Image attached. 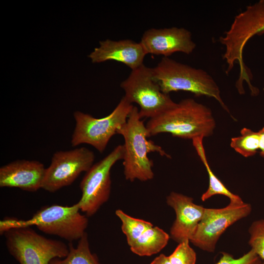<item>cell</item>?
I'll return each mask as SVG.
<instances>
[{
  "label": "cell",
  "instance_id": "obj_1",
  "mask_svg": "<svg viewBox=\"0 0 264 264\" xmlns=\"http://www.w3.org/2000/svg\"><path fill=\"white\" fill-rule=\"evenodd\" d=\"M216 124L210 108L187 98L150 118L146 126L150 137L169 133L174 137L193 140L211 136Z\"/></svg>",
  "mask_w": 264,
  "mask_h": 264
},
{
  "label": "cell",
  "instance_id": "obj_2",
  "mask_svg": "<svg viewBox=\"0 0 264 264\" xmlns=\"http://www.w3.org/2000/svg\"><path fill=\"white\" fill-rule=\"evenodd\" d=\"M117 134L121 135L124 139L122 160L124 174L127 180L146 181L154 178V163L148 157L149 153L156 152L171 158L161 146L148 139V132L136 107H133L126 123L117 130Z\"/></svg>",
  "mask_w": 264,
  "mask_h": 264
},
{
  "label": "cell",
  "instance_id": "obj_3",
  "mask_svg": "<svg viewBox=\"0 0 264 264\" xmlns=\"http://www.w3.org/2000/svg\"><path fill=\"white\" fill-rule=\"evenodd\" d=\"M78 202L71 206H45L27 220L6 217L0 221V234L11 228L35 226L42 232L58 236L69 242L79 240L86 233L88 220L80 213Z\"/></svg>",
  "mask_w": 264,
  "mask_h": 264
},
{
  "label": "cell",
  "instance_id": "obj_4",
  "mask_svg": "<svg viewBox=\"0 0 264 264\" xmlns=\"http://www.w3.org/2000/svg\"><path fill=\"white\" fill-rule=\"evenodd\" d=\"M151 69L154 80L163 93L169 94L171 92L183 90L197 97L213 98L230 113L221 97L217 83L204 70L178 62L169 57H163Z\"/></svg>",
  "mask_w": 264,
  "mask_h": 264
},
{
  "label": "cell",
  "instance_id": "obj_5",
  "mask_svg": "<svg viewBox=\"0 0 264 264\" xmlns=\"http://www.w3.org/2000/svg\"><path fill=\"white\" fill-rule=\"evenodd\" d=\"M3 235L8 251L20 264H49L69 252L68 245L41 235L31 227L11 228Z\"/></svg>",
  "mask_w": 264,
  "mask_h": 264
},
{
  "label": "cell",
  "instance_id": "obj_6",
  "mask_svg": "<svg viewBox=\"0 0 264 264\" xmlns=\"http://www.w3.org/2000/svg\"><path fill=\"white\" fill-rule=\"evenodd\" d=\"M133 107L124 96L113 110L101 118L75 111L73 116L75 126L71 136L72 146L87 144L103 153L110 138L126 123Z\"/></svg>",
  "mask_w": 264,
  "mask_h": 264
},
{
  "label": "cell",
  "instance_id": "obj_7",
  "mask_svg": "<svg viewBox=\"0 0 264 264\" xmlns=\"http://www.w3.org/2000/svg\"><path fill=\"white\" fill-rule=\"evenodd\" d=\"M120 87L128 101L139 105L141 119L153 118L176 104L169 94L161 90L153 77L151 68L144 64L132 70L129 76L121 83Z\"/></svg>",
  "mask_w": 264,
  "mask_h": 264
},
{
  "label": "cell",
  "instance_id": "obj_8",
  "mask_svg": "<svg viewBox=\"0 0 264 264\" xmlns=\"http://www.w3.org/2000/svg\"><path fill=\"white\" fill-rule=\"evenodd\" d=\"M124 149L119 145L106 156L93 164L86 172L80 184L82 197L78 202L80 211L87 217L94 215L109 199L111 181L110 170L123 159Z\"/></svg>",
  "mask_w": 264,
  "mask_h": 264
},
{
  "label": "cell",
  "instance_id": "obj_9",
  "mask_svg": "<svg viewBox=\"0 0 264 264\" xmlns=\"http://www.w3.org/2000/svg\"><path fill=\"white\" fill-rule=\"evenodd\" d=\"M94 158L93 152L85 147L56 152L45 169L41 189L54 193L71 185L81 173L89 170Z\"/></svg>",
  "mask_w": 264,
  "mask_h": 264
},
{
  "label": "cell",
  "instance_id": "obj_10",
  "mask_svg": "<svg viewBox=\"0 0 264 264\" xmlns=\"http://www.w3.org/2000/svg\"><path fill=\"white\" fill-rule=\"evenodd\" d=\"M250 204H229L222 208H205L203 218L190 240L194 245L208 252L215 251L220 236L226 229L251 213Z\"/></svg>",
  "mask_w": 264,
  "mask_h": 264
},
{
  "label": "cell",
  "instance_id": "obj_11",
  "mask_svg": "<svg viewBox=\"0 0 264 264\" xmlns=\"http://www.w3.org/2000/svg\"><path fill=\"white\" fill-rule=\"evenodd\" d=\"M140 43L147 54L168 57L176 52L190 54L197 46L190 31L176 27L149 29L143 34Z\"/></svg>",
  "mask_w": 264,
  "mask_h": 264
},
{
  "label": "cell",
  "instance_id": "obj_12",
  "mask_svg": "<svg viewBox=\"0 0 264 264\" xmlns=\"http://www.w3.org/2000/svg\"><path fill=\"white\" fill-rule=\"evenodd\" d=\"M167 204L176 213V219L170 229L171 238L177 242L192 239L203 218L205 208L193 202V198L175 192L166 198Z\"/></svg>",
  "mask_w": 264,
  "mask_h": 264
},
{
  "label": "cell",
  "instance_id": "obj_13",
  "mask_svg": "<svg viewBox=\"0 0 264 264\" xmlns=\"http://www.w3.org/2000/svg\"><path fill=\"white\" fill-rule=\"evenodd\" d=\"M45 169L36 160H18L0 168V187L31 192L42 188Z\"/></svg>",
  "mask_w": 264,
  "mask_h": 264
},
{
  "label": "cell",
  "instance_id": "obj_14",
  "mask_svg": "<svg viewBox=\"0 0 264 264\" xmlns=\"http://www.w3.org/2000/svg\"><path fill=\"white\" fill-rule=\"evenodd\" d=\"M99 44L100 46L95 48L88 56L93 63L113 60L125 64L132 70L143 65L147 54L140 42L129 39H107L100 41Z\"/></svg>",
  "mask_w": 264,
  "mask_h": 264
},
{
  "label": "cell",
  "instance_id": "obj_15",
  "mask_svg": "<svg viewBox=\"0 0 264 264\" xmlns=\"http://www.w3.org/2000/svg\"><path fill=\"white\" fill-rule=\"evenodd\" d=\"M235 35L241 43L246 44L254 35L264 32V0L247 6L234 18Z\"/></svg>",
  "mask_w": 264,
  "mask_h": 264
},
{
  "label": "cell",
  "instance_id": "obj_16",
  "mask_svg": "<svg viewBox=\"0 0 264 264\" xmlns=\"http://www.w3.org/2000/svg\"><path fill=\"white\" fill-rule=\"evenodd\" d=\"M203 139V137H199L192 140L193 145L204 165L209 176L208 188L201 196L202 201H205L213 196L221 195L227 197L230 200V203L237 204L243 203L242 198L229 190L212 172L206 155Z\"/></svg>",
  "mask_w": 264,
  "mask_h": 264
},
{
  "label": "cell",
  "instance_id": "obj_17",
  "mask_svg": "<svg viewBox=\"0 0 264 264\" xmlns=\"http://www.w3.org/2000/svg\"><path fill=\"white\" fill-rule=\"evenodd\" d=\"M170 236L161 228L154 226L146 230L130 247L140 256H150L159 252L167 244Z\"/></svg>",
  "mask_w": 264,
  "mask_h": 264
},
{
  "label": "cell",
  "instance_id": "obj_18",
  "mask_svg": "<svg viewBox=\"0 0 264 264\" xmlns=\"http://www.w3.org/2000/svg\"><path fill=\"white\" fill-rule=\"evenodd\" d=\"M78 241L76 247L69 242V252L66 257L54 258L49 264H101L96 255L90 251L87 233Z\"/></svg>",
  "mask_w": 264,
  "mask_h": 264
},
{
  "label": "cell",
  "instance_id": "obj_19",
  "mask_svg": "<svg viewBox=\"0 0 264 264\" xmlns=\"http://www.w3.org/2000/svg\"><path fill=\"white\" fill-rule=\"evenodd\" d=\"M115 214L122 222L121 229L130 246L146 230L154 226L151 222L131 217L120 209L116 210Z\"/></svg>",
  "mask_w": 264,
  "mask_h": 264
},
{
  "label": "cell",
  "instance_id": "obj_20",
  "mask_svg": "<svg viewBox=\"0 0 264 264\" xmlns=\"http://www.w3.org/2000/svg\"><path fill=\"white\" fill-rule=\"evenodd\" d=\"M240 133V136L231 138V147L245 157L255 155L259 149V132L243 128Z\"/></svg>",
  "mask_w": 264,
  "mask_h": 264
},
{
  "label": "cell",
  "instance_id": "obj_21",
  "mask_svg": "<svg viewBox=\"0 0 264 264\" xmlns=\"http://www.w3.org/2000/svg\"><path fill=\"white\" fill-rule=\"evenodd\" d=\"M248 243L252 249L264 262V219L253 221L248 229Z\"/></svg>",
  "mask_w": 264,
  "mask_h": 264
},
{
  "label": "cell",
  "instance_id": "obj_22",
  "mask_svg": "<svg viewBox=\"0 0 264 264\" xmlns=\"http://www.w3.org/2000/svg\"><path fill=\"white\" fill-rule=\"evenodd\" d=\"M186 240L179 243L173 252L168 256L171 264H196V253Z\"/></svg>",
  "mask_w": 264,
  "mask_h": 264
},
{
  "label": "cell",
  "instance_id": "obj_23",
  "mask_svg": "<svg viewBox=\"0 0 264 264\" xmlns=\"http://www.w3.org/2000/svg\"><path fill=\"white\" fill-rule=\"evenodd\" d=\"M263 261L252 250L242 257L234 258L231 255L223 252L220 260L216 264H263Z\"/></svg>",
  "mask_w": 264,
  "mask_h": 264
},
{
  "label": "cell",
  "instance_id": "obj_24",
  "mask_svg": "<svg viewBox=\"0 0 264 264\" xmlns=\"http://www.w3.org/2000/svg\"><path fill=\"white\" fill-rule=\"evenodd\" d=\"M150 264H171L168 256H166L163 254H161L156 257Z\"/></svg>",
  "mask_w": 264,
  "mask_h": 264
},
{
  "label": "cell",
  "instance_id": "obj_25",
  "mask_svg": "<svg viewBox=\"0 0 264 264\" xmlns=\"http://www.w3.org/2000/svg\"><path fill=\"white\" fill-rule=\"evenodd\" d=\"M259 132V150L260 155L264 157V127Z\"/></svg>",
  "mask_w": 264,
  "mask_h": 264
},
{
  "label": "cell",
  "instance_id": "obj_26",
  "mask_svg": "<svg viewBox=\"0 0 264 264\" xmlns=\"http://www.w3.org/2000/svg\"><path fill=\"white\" fill-rule=\"evenodd\" d=\"M263 264H264V262H263Z\"/></svg>",
  "mask_w": 264,
  "mask_h": 264
}]
</instances>
